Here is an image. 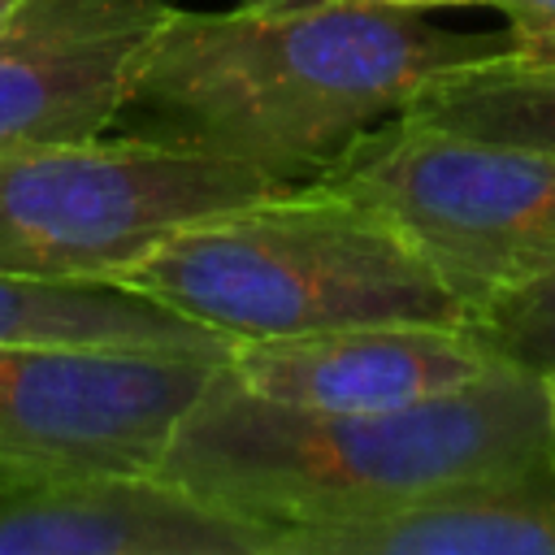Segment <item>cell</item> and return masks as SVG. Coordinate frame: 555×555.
Segmentation results:
<instances>
[{
    "label": "cell",
    "mask_w": 555,
    "mask_h": 555,
    "mask_svg": "<svg viewBox=\"0 0 555 555\" xmlns=\"http://www.w3.org/2000/svg\"><path fill=\"white\" fill-rule=\"evenodd\" d=\"M230 373L260 399L304 412H382L473 386L503 360L473 325H347L230 347Z\"/></svg>",
    "instance_id": "9c48e42d"
},
{
    "label": "cell",
    "mask_w": 555,
    "mask_h": 555,
    "mask_svg": "<svg viewBox=\"0 0 555 555\" xmlns=\"http://www.w3.org/2000/svg\"><path fill=\"white\" fill-rule=\"evenodd\" d=\"M273 555H555V442L382 512L291 529Z\"/></svg>",
    "instance_id": "30bf717a"
},
{
    "label": "cell",
    "mask_w": 555,
    "mask_h": 555,
    "mask_svg": "<svg viewBox=\"0 0 555 555\" xmlns=\"http://www.w3.org/2000/svg\"><path fill=\"white\" fill-rule=\"evenodd\" d=\"M230 356L0 343V481L156 473Z\"/></svg>",
    "instance_id": "8992f818"
},
{
    "label": "cell",
    "mask_w": 555,
    "mask_h": 555,
    "mask_svg": "<svg viewBox=\"0 0 555 555\" xmlns=\"http://www.w3.org/2000/svg\"><path fill=\"white\" fill-rule=\"evenodd\" d=\"M507 17L512 56L525 69H555V0H490Z\"/></svg>",
    "instance_id": "5bb4252c"
},
{
    "label": "cell",
    "mask_w": 555,
    "mask_h": 555,
    "mask_svg": "<svg viewBox=\"0 0 555 555\" xmlns=\"http://www.w3.org/2000/svg\"><path fill=\"white\" fill-rule=\"evenodd\" d=\"M499 56H512L507 30H451L373 0L225 13L165 4L117 121L278 182H312L429 82Z\"/></svg>",
    "instance_id": "6da1fadb"
},
{
    "label": "cell",
    "mask_w": 555,
    "mask_h": 555,
    "mask_svg": "<svg viewBox=\"0 0 555 555\" xmlns=\"http://www.w3.org/2000/svg\"><path fill=\"white\" fill-rule=\"evenodd\" d=\"M165 0H43L0 30V152L117 126Z\"/></svg>",
    "instance_id": "ba28073f"
},
{
    "label": "cell",
    "mask_w": 555,
    "mask_h": 555,
    "mask_svg": "<svg viewBox=\"0 0 555 555\" xmlns=\"http://www.w3.org/2000/svg\"><path fill=\"white\" fill-rule=\"evenodd\" d=\"M0 555H273V529L160 473L0 481Z\"/></svg>",
    "instance_id": "52a82bcc"
},
{
    "label": "cell",
    "mask_w": 555,
    "mask_h": 555,
    "mask_svg": "<svg viewBox=\"0 0 555 555\" xmlns=\"http://www.w3.org/2000/svg\"><path fill=\"white\" fill-rule=\"evenodd\" d=\"M238 4H251V9H291V4H317V0H238Z\"/></svg>",
    "instance_id": "e0dca14e"
},
{
    "label": "cell",
    "mask_w": 555,
    "mask_h": 555,
    "mask_svg": "<svg viewBox=\"0 0 555 555\" xmlns=\"http://www.w3.org/2000/svg\"><path fill=\"white\" fill-rule=\"evenodd\" d=\"M373 4H395V9H464V4H490V0H373Z\"/></svg>",
    "instance_id": "9a60e30c"
},
{
    "label": "cell",
    "mask_w": 555,
    "mask_h": 555,
    "mask_svg": "<svg viewBox=\"0 0 555 555\" xmlns=\"http://www.w3.org/2000/svg\"><path fill=\"white\" fill-rule=\"evenodd\" d=\"M555 442L546 382L499 369L382 412H304L251 395L230 364L178 421L156 473L273 529L330 525L464 477L525 464Z\"/></svg>",
    "instance_id": "7a4b0ae2"
},
{
    "label": "cell",
    "mask_w": 555,
    "mask_h": 555,
    "mask_svg": "<svg viewBox=\"0 0 555 555\" xmlns=\"http://www.w3.org/2000/svg\"><path fill=\"white\" fill-rule=\"evenodd\" d=\"M0 343L230 356L225 338L126 286L35 282L13 273H0Z\"/></svg>",
    "instance_id": "8fae6325"
},
{
    "label": "cell",
    "mask_w": 555,
    "mask_h": 555,
    "mask_svg": "<svg viewBox=\"0 0 555 555\" xmlns=\"http://www.w3.org/2000/svg\"><path fill=\"white\" fill-rule=\"evenodd\" d=\"M43 0H0V30H9L13 22H22L30 9H39Z\"/></svg>",
    "instance_id": "2e32d148"
},
{
    "label": "cell",
    "mask_w": 555,
    "mask_h": 555,
    "mask_svg": "<svg viewBox=\"0 0 555 555\" xmlns=\"http://www.w3.org/2000/svg\"><path fill=\"white\" fill-rule=\"evenodd\" d=\"M317 182L399 225L468 317L555 273V152L546 147L399 113L364 130Z\"/></svg>",
    "instance_id": "5b68a950"
},
{
    "label": "cell",
    "mask_w": 555,
    "mask_h": 555,
    "mask_svg": "<svg viewBox=\"0 0 555 555\" xmlns=\"http://www.w3.org/2000/svg\"><path fill=\"white\" fill-rule=\"evenodd\" d=\"M282 186L256 165L130 130L26 143L0 152V273L121 286L173 230Z\"/></svg>",
    "instance_id": "277c9868"
},
{
    "label": "cell",
    "mask_w": 555,
    "mask_h": 555,
    "mask_svg": "<svg viewBox=\"0 0 555 555\" xmlns=\"http://www.w3.org/2000/svg\"><path fill=\"white\" fill-rule=\"evenodd\" d=\"M403 113L460 134L555 152V69H525L499 56L429 82Z\"/></svg>",
    "instance_id": "7c38bea8"
},
{
    "label": "cell",
    "mask_w": 555,
    "mask_h": 555,
    "mask_svg": "<svg viewBox=\"0 0 555 555\" xmlns=\"http://www.w3.org/2000/svg\"><path fill=\"white\" fill-rule=\"evenodd\" d=\"M468 325L516 369L551 373L555 369V273L525 282L490 304H481Z\"/></svg>",
    "instance_id": "4fadbf2b"
},
{
    "label": "cell",
    "mask_w": 555,
    "mask_h": 555,
    "mask_svg": "<svg viewBox=\"0 0 555 555\" xmlns=\"http://www.w3.org/2000/svg\"><path fill=\"white\" fill-rule=\"evenodd\" d=\"M121 286L230 347L390 321L468 325L399 225L317 178L173 230Z\"/></svg>",
    "instance_id": "3957f363"
}]
</instances>
